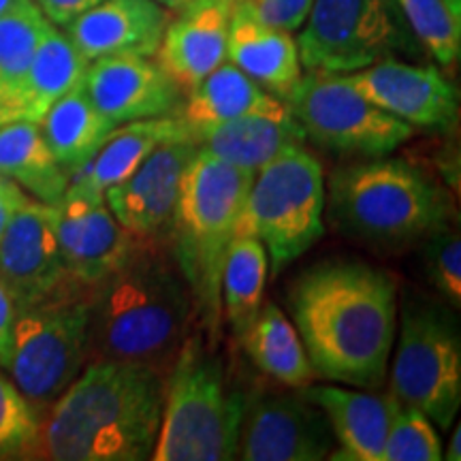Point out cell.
I'll return each instance as SVG.
<instances>
[{
	"label": "cell",
	"mask_w": 461,
	"mask_h": 461,
	"mask_svg": "<svg viewBox=\"0 0 461 461\" xmlns=\"http://www.w3.org/2000/svg\"><path fill=\"white\" fill-rule=\"evenodd\" d=\"M312 400L330 420L333 438L339 445L336 459L348 461H383L391 419L397 408L393 395H372L363 391L321 384L305 387Z\"/></svg>",
	"instance_id": "22"
},
{
	"label": "cell",
	"mask_w": 461,
	"mask_h": 461,
	"mask_svg": "<svg viewBox=\"0 0 461 461\" xmlns=\"http://www.w3.org/2000/svg\"><path fill=\"white\" fill-rule=\"evenodd\" d=\"M171 141H194L180 115L135 120V122H124V126L118 124L96 149L95 157L82 169L68 176V184L103 197L107 188L126 180L154 149Z\"/></svg>",
	"instance_id": "23"
},
{
	"label": "cell",
	"mask_w": 461,
	"mask_h": 461,
	"mask_svg": "<svg viewBox=\"0 0 461 461\" xmlns=\"http://www.w3.org/2000/svg\"><path fill=\"white\" fill-rule=\"evenodd\" d=\"M274 99L276 96L265 92L255 79L240 71L233 62L224 60L197 88L184 96L177 115L199 146L201 137L207 132L267 105Z\"/></svg>",
	"instance_id": "25"
},
{
	"label": "cell",
	"mask_w": 461,
	"mask_h": 461,
	"mask_svg": "<svg viewBox=\"0 0 461 461\" xmlns=\"http://www.w3.org/2000/svg\"><path fill=\"white\" fill-rule=\"evenodd\" d=\"M238 5L250 11L263 24L295 32L308 20L312 0H240Z\"/></svg>",
	"instance_id": "35"
},
{
	"label": "cell",
	"mask_w": 461,
	"mask_h": 461,
	"mask_svg": "<svg viewBox=\"0 0 461 461\" xmlns=\"http://www.w3.org/2000/svg\"><path fill=\"white\" fill-rule=\"evenodd\" d=\"M227 60L280 101L303 75L293 34L263 24L241 5H235L230 14Z\"/></svg>",
	"instance_id": "21"
},
{
	"label": "cell",
	"mask_w": 461,
	"mask_h": 461,
	"mask_svg": "<svg viewBox=\"0 0 461 461\" xmlns=\"http://www.w3.org/2000/svg\"><path fill=\"white\" fill-rule=\"evenodd\" d=\"M37 7L43 11L48 17L50 24L54 26H67L75 17H79L86 11L96 7L103 0H34Z\"/></svg>",
	"instance_id": "36"
},
{
	"label": "cell",
	"mask_w": 461,
	"mask_h": 461,
	"mask_svg": "<svg viewBox=\"0 0 461 461\" xmlns=\"http://www.w3.org/2000/svg\"><path fill=\"white\" fill-rule=\"evenodd\" d=\"M50 20L34 0H20L0 15V113L31 67Z\"/></svg>",
	"instance_id": "30"
},
{
	"label": "cell",
	"mask_w": 461,
	"mask_h": 461,
	"mask_svg": "<svg viewBox=\"0 0 461 461\" xmlns=\"http://www.w3.org/2000/svg\"><path fill=\"white\" fill-rule=\"evenodd\" d=\"M305 140L342 157H387L414 135L411 124L374 105L346 75L308 71L285 99Z\"/></svg>",
	"instance_id": "9"
},
{
	"label": "cell",
	"mask_w": 461,
	"mask_h": 461,
	"mask_svg": "<svg viewBox=\"0 0 461 461\" xmlns=\"http://www.w3.org/2000/svg\"><path fill=\"white\" fill-rule=\"evenodd\" d=\"M28 197L24 194V190L17 186L15 182H7L5 188L0 190V238H3L5 227H7L11 216L15 214V210L24 203Z\"/></svg>",
	"instance_id": "38"
},
{
	"label": "cell",
	"mask_w": 461,
	"mask_h": 461,
	"mask_svg": "<svg viewBox=\"0 0 461 461\" xmlns=\"http://www.w3.org/2000/svg\"><path fill=\"white\" fill-rule=\"evenodd\" d=\"M327 188L322 167L308 148L269 160L252 177L235 235H252L267 250L272 276L321 240Z\"/></svg>",
	"instance_id": "8"
},
{
	"label": "cell",
	"mask_w": 461,
	"mask_h": 461,
	"mask_svg": "<svg viewBox=\"0 0 461 461\" xmlns=\"http://www.w3.org/2000/svg\"><path fill=\"white\" fill-rule=\"evenodd\" d=\"M227 3H230V5H233V7H235V5H238L240 0H227Z\"/></svg>",
	"instance_id": "43"
},
{
	"label": "cell",
	"mask_w": 461,
	"mask_h": 461,
	"mask_svg": "<svg viewBox=\"0 0 461 461\" xmlns=\"http://www.w3.org/2000/svg\"><path fill=\"white\" fill-rule=\"evenodd\" d=\"M333 431L321 406L303 393L246 397L238 457L246 461H321L330 457Z\"/></svg>",
	"instance_id": "12"
},
{
	"label": "cell",
	"mask_w": 461,
	"mask_h": 461,
	"mask_svg": "<svg viewBox=\"0 0 461 461\" xmlns=\"http://www.w3.org/2000/svg\"><path fill=\"white\" fill-rule=\"evenodd\" d=\"M403 22L440 67L461 54V0H395Z\"/></svg>",
	"instance_id": "31"
},
{
	"label": "cell",
	"mask_w": 461,
	"mask_h": 461,
	"mask_svg": "<svg viewBox=\"0 0 461 461\" xmlns=\"http://www.w3.org/2000/svg\"><path fill=\"white\" fill-rule=\"evenodd\" d=\"M9 180H7V177H3V176H0V190H3L5 188V184H7Z\"/></svg>",
	"instance_id": "42"
},
{
	"label": "cell",
	"mask_w": 461,
	"mask_h": 461,
	"mask_svg": "<svg viewBox=\"0 0 461 461\" xmlns=\"http://www.w3.org/2000/svg\"><path fill=\"white\" fill-rule=\"evenodd\" d=\"M39 414L0 367V459L31 457Z\"/></svg>",
	"instance_id": "33"
},
{
	"label": "cell",
	"mask_w": 461,
	"mask_h": 461,
	"mask_svg": "<svg viewBox=\"0 0 461 461\" xmlns=\"http://www.w3.org/2000/svg\"><path fill=\"white\" fill-rule=\"evenodd\" d=\"M167 376L140 363L88 361L39 419L34 459H149L163 419Z\"/></svg>",
	"instance_id": "2"
},
{
	"label": "cell",
	"mask_w": 461,
	"mask_h": 461,
	"mask_svg": "<svg viewBox=\"0 0 461 461\" xmlns=\"http://www.w3.org/2000/svg\"><path fill=\"white\" fill-rule=\"evenodd\" d=\"M0 280L17 312L34 305L68 280L56 235V207L26 199L0 238Z\"/></svg>",
	"instance_id": "14"
},
{
	"label": "cell",
	"mask_w": 461,
	"mask_h": 461,
	"mask_svg": "<svg viewBox=\"0 0 461 461\" xmlns=\"http://www.w3.org/2000/svg\"><path fill=\"white\" fill-rule=\"evenodd\" d=\"M346 79L367 101L412 129L445 131L457 122V90L431 65L384 58L361 71L346 73Z\"/></svg>",
	"instance_id": "15"
},
{
	"label": "cell",
	"mask_w": 461,
	"mask_h": 461,
	"mask_svg": "<svg viewBox=\"0 0 461 461\" xmlns=\"http://www.w3.org/2000/svg\"><path fill=\"white\" fill-rule=\"evenodd\" d=\"M0 176L56 205L68 186V173L51 154L37 122L0 124Z\"/></svg>",
	"instance_id": "27"
},
{
	"label": "cell",
	"mask_w": 461,
	"mask_h": 461,
	"mask_svg": "<svg viewBox=\"0 0 461 461\" xmlns=\"http://www.w3.org/2000/svg\"><path fill=\"white\" fill-rule=\"evenodd\" d=\"M199 152L194 141L154 149L126 180L105 190V203L120 227L135 238H169L184 171Z\"/></svg>",
	"instance_id": "16"
},
{
	"label": "cell",
	"mask_w": 461,
	"mask_h": 461,
	"mask_svg": "<svg viewBox=\"0 0 461 461\" xmlns=\"http://www.w3.org/2000/svg\"><path fill=\"white\" fill-rule=\"evenodd\" d=\"M246 395L230 387L222 359L201 336L184 339L167 374L154 461H227L238 457Z\"/></svg>",
	"instance_id": "6"
},
{
	"label": "cell",
	"mask_w": 461,
	"mask_h": 461,
	"mask_svg": "<svg viewBox=\"0 0 461 461\" xmlns=\"http://www.w3.org/2000/svg\"><path fill=\"white\" fill-rule=\"evenodd\" d=\"M86 95L113 124L177 115L184 95L152 56L120 54L88 62Z\"/></svg>",
	"instance_id": "17"
},
{
	"label": "cell",
	"mask_w": 461,
	"mask_h": 461,
	"mask_svg": "<svg viewBox=\"0 0 461 461\" xmlns=\"http://www.w3.org/2000/svg\"><path fill=\"white\" fill-rule=\"evenodd\" d=\"M17 316V308L14 297L9 295L7 286L0 280V367H5L11 348V333H14V322Z\"/></svg>",
	"instance_id": "37"
},
{
	"label": "cell",
	"mask_w": 461,
	"mask_h": 461,
	"mask_svg": "<svg viewBox=\"0 0 461 461\" xmlns=\"http://www.w3.org/2000/svg\"><path fill=\"white\" fill-rule=\"evenodd\" d=\"M255 171L199 152L184 171L169 240L207 330L221 321V276Z\"/></svg>",
	"instance_id": "4"
},
{
	"label": "cell",
	"mask_w": 461,
	"mask_h": 461,
	"mask_svg": "<svg viewBox=\"0 0 461 461\" xmlns=\"http://www.w3.org/2000/svg\"><path fill=\"white\" fill-rule=\"evenodd\" d=\"M230 14L227 0H193L167 24L157 62L184 96L227 60Z\"/></svg>",
	"instance_id": "18"
},
{
	"label": "cell",
	"mask_w": 461,
	"mask_h": 461,
	"mask_svg": "<svg viewBox=\"0 0 461 461\" xmlns=\"http://www.w3.org/2000/svg\"><path fill=\"white\" fill-rule=\"evenodd\" d=\"M17 3H20V0H0V15L7 14L9 9H14Z\"/></svg>",
	"instance_id": "41"
},
{
	"label": "cell",
	"mask_w": 461,
	"mask_h": 461,
	"mask_svg": "<svg viewBox=\"0 0 461 461\" xmlns=\"http://www.w3.org/2000/svg\"><path fill=\"white\" fill-rule=\"evenodd\" d=\"M240 339L250 361L276 383L305 389L316 378L295 325L276 303L261 305L257 319Z\"/></svg>",
	"instance_id": "28"
},
{
	"label": "cell",
	"mask_w": 461,
	"mask_h": 461,
	"mask_svg": "<svg viewBox=\"0 0 461 461\" xmlns=\"http://www.w3.org/2000/svg\"><path fill=\"white\" fill-rule=\"evenodd\" d=\"M391 395L448 429L461 403V344L451 322L436 310L408 305L393 363Z\"/></svg>",
	"instance_id": "11"
},
{
	"label": "cell",
	"mask_w": 461,
	"mask_h": 461,
	"mask_svg": "<svg viewBox=\"0 0 461 461\" xmlns=\"http://www.w3.org/2000/svg\"><path fill=\"white\" fill-rule=\"evenodd\" d=\"M425 269L429 282L455 305L461 303V238L459 230L442 224L428 235Z\"/></svg>",
	"instance_id": "34"
},
{
	"label": "cell",
	"mask_w": 461,
	"mask_h": 461,
	"mask_svg": "<svg viewBox=\"0 0 461 461\" xmlns=\"http://www.w3.org/2000/svg\"><path fill=\"white\" fill-rule=\"evenodd\" d=\"M56 207L62 267L75 285L92 288L129 255L135 235L120 227L105 197L68 184Z\"/></svg>",
	"instance_id": "13"
},
{
	"label": "cell",
	"mask_w": 461,
	"mask_h": 461,
	"mask_svg": "<svg viewBox=\"0 0 461 461\" xmlns=\"http://www.w3.org/2000/svg\"><path fill=\"white\" fill-rule=\"evenodd\" d=\"M395 0H312L299 28L302 68L355 73L391 58L411 41Z\"/></svg>",
	"instance_id": "10"
},
{
	"label": "cell",
	"mask_w": 461,
	"mask_h": 461,
	"mask_svg": "<svg viewBox=\"0 0 461 461\" xmlns=\"http://www.w3.org/2000/svg\"><path fill=\"white\" fill-rule=\"evenodd\" d=\"M171 15L157 0H103L75 17L65 34L86 60L103 56H157Z\"/></svg>",
	"instance_id": "19"
},
{
	"label": "cell",
	"mask_w": 461,
	"mask_h": 461,
	"mask_svg": "<svg viewBox=\"0 0 461 461\" xmlns=\"http://www.w3.org/2000/svg\"><path fill=\"white\" fill-rule=\"evenodd\" d=\"M269 258L265 246L252 235H235L221 276V310L238 338L257 319L267 285Z\"/></svg>",
	"instance_id": "29"
},
{
	"label": "cell",
	"mask_w": 461,
	"mask_h": 461,
	"mask_svg": "<svg viewBox=\"0 0 461 461\" xmlns=\"http://www.w3.org/2000/svg\"><path fill=\"white\" fill-rule=\"evenodd\" d=\"M86 67L88 60L79 54L71 39L50 24L34 51L24 79L0 113V124L20 122V120L41 122L48 109L75 84L82 82Z\"/></svg>",
	"instance_id": "24"
},
{
	"label": "cell",
	"mask_w": 461,
	"mask_h": 461,
	"mask_svg": "<svg viewBox=\"0 0 461 461\" xmlns=\"http://www.w3.org/2000/svg\"><path fill=\"white\" fill-rule=\"evenodd\" d=\"M331 218L344 233L378 246L425 240L448 222V199L417 167L374 158L342 167L330 180Z\"/></svg>",
	"instance_id": "5"
},
{
	"label": "cell",
	"mask_w": 461,
	"mask_h": 461,
	"mask_svg": "<svg viewBox=\"0 0 461 461\" xmlns=\"http://www.w3.org/2000/svg\"><path fill=\"white\" fill-rule=\"evenodd\" d=\"M305 132L285 101L274 99L255 112L201 137L199 148L246 171H258L280 154L305 146Z\"/></svg>",
	"instance_id": "20"
},
{
	"label": "cell",
	"mask_w": 461,
	"mask_h": 461,
	"mask_svg": "<svg viewBox=\"0 0 461 461\" xmlns=\"http://www.w3.org/2000/svg\"><path fill=\"white\" fill-rule=\"evenodd\" d=\"M288 308L316 376L383 387L397 333V285L363 261L319 263L293 280Z\"/></svg>",
	"instance_id": "1"
},
{
	"label": "cell",
	"mask_w": 461,
	"mask_h": 461,
	"mask_svg": "<svg viewBox=\"0 0 461 461\" xmlns=\"http://www.w3.org/2000/svg\"><path fill=\"white\" fill-rule=\"evenodd\" d=\"M158 5H163L167 9H173V11H180L186 7V5L193 3V0H157Z\"/></svg>",
	"instance_id": "40"
},
{
	"label": "cell",
	"mask_w": 461,
	"mask_h": 461,
	"mask_svg": "<svg viewBox=\"0 0 461 461\" xmlns=\"http://www.w3.org/2000/svg\"><path fill=\"white\" fill-rule=\"evenodd\" d=\"M88 321L90 288L73 280L17 312L5 370L39 419L88 363Z\"/></svg>",
	"instance_id": "7"
},
{
	"label": "cell",
	"mask_w": 461,
	"mask_h": 461,
	"mask_svg": "<svg viewBox=\"0 0 461 461\" xmlns=\"http://www.w3.org/2000/svg\"><path fill=\"white\" fill-rule=\"evenodd\" d=\"M442 453L434 423L417 408L397 403L384 440L383 461H440Z\"/></svg>",
	"instance_id": "32"
},
{
	"label": "cell",
	"mask_w": 461,
	"mask_h": 461,
	"mask_svg": "<svg viewBox=\"0 0 461 461\" xmlns=\"http://www.w3.org/2000/svg\"><path fill=\"white\" fill-rule=\"evenodd\" d=\"M194 299L169 238H135L124 261L90 288L88 361L169 374L188 338Z\"/></svg>",
	"instance_id": "3"
},
{
	"label": "cell",
	"mask_w": 461,
	"mask_h": 461,
	"mask_svg": "<svg viewBox=\"0 0 461 461\" xmlns=\"http://www.w3.org/2000/svg\"><path fill=\"white\" fill-rule=\"evenodd\" d=\"M442 457H447L448 461H459L461 459V428H459V425H455V431L451 436V442H448L447 455H442Z\"/></svg>",
	"instance_id": "39"
},
{
	"label": "cell",
	"mask_w": 461,
	"mask_h": 461,
	"mask_svg": "<svg viewBox=\"0 0 461 461\" xmlns=\"http://www.w3.org/2000/svg\"><path fill=\"white\" fill-rule=\"evenodd\" d=\"M39 126L58 165L71 176L95 157L118 124L96 109L79 82L48 109Z\"/></svg>",
	"instance_id": "26"
}]
</instances>
